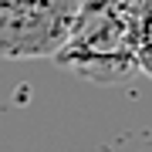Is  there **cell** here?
I'll list each match as a JSON object with an SVG mask.
<instances>
[{
	"label": "cell",
	"instance_id": "obj_2",
	"mask_svg": "<svg viewBox=\"0 0 152 152\" xmlns=\"http://www.w3.org/2000/svg\"><path fill=\"white\" fill-rule=\"evenodd\" d=\"M81 0H0V58H54Z\"/></svg>",
	"mask_w": 152,
	"mask_h": 152
},
{
	"label": "cell",
	"instance_id": "obj_3",
	"mask_svg": "<svg viewBox=\"0 0 152 152\" xmlns=\"http://www.w3.org/2000/svg\"><path fill=\"white\" fill-rule=\"evenodd\" d=\"M135 71L152 78V0H142L139 31H135Z\"/></svg>",
	"mask_w": 152,
	"mask_h": 152
},
{
	"label": "cell",
	"instance_id": "obj_1",
	"mask_svg": "<svg viewBox=\"0 0 152 152\" xmlns=\"http://www.w3.org/2000/svg\"><path fill=\"white\" fill-rule=\"evenodd\" d=\"M142 0H81L54 64L91 85H122L135 75Z\"/></svg>",
	"mask_w": 152,
	"mask_h": 152
}]
</instances>
